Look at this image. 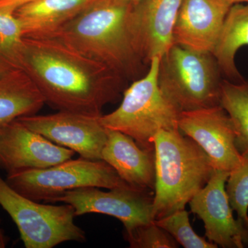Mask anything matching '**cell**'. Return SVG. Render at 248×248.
Returning <instances> with one entry per match:
<instances>
[{"instance_id": "6da1fadb", "label": "cell", "mask_w": 248, "mask_h": 248, "mask_svg": "<svg viewBox=\"0 0 248 248\" xmlns=\"http://www.w3.org/2000/svg\"><path fill=\"white\" fill-rule=\"evenodd\" d=\"M19 69L58 111L100 116L125 90L115 72L53 36L24 37Z\"/></svg>"}, {"instance_id": "7a4b0ae2", "label": "cell", "mask_w": 248, "mask_h": 248, "mask_svg": "<svg viewBox=\"0 0 248 248\" xmlns=\"http://www.w3.org/2000/svg\"><path fill=\"white\" fill-rule=\"evenodd\" d=\"M133 5L98 0L50 36L105 65L124 79H133L144 64L134 44Z\"/></svg>"}, {"instance_id": "3957f363", "label": "cell", "mask_w": 248, "mask_h": 248, "mask_svg": "<svg viewBox=\"0 0 248 248\" xmlns=\"http://www.w3.org/2000/svg\"><path fill=\"white\" fill-rule=\"evenodd\" d=\"M153 143L155 221L185 209L206 185L215 169L203 149L179 128L158 132Z\"/></svg>"}, {"instance_id": "277c9868", "label": "cell", "mask_w": 248, "mask_h": 248, "mask_svg": "<svg viewBox=\"0 0 248 248\" xmlns=\"http://www.w3.org/2000/svg\"><path fill=\"white\" fill-rule=\"evenodd\" d=\"M159 61V58H153L148 73L124 90L120 107L100 117L106 128L128 135L150 151L155 150L153 140L158 132L179 128L181 113L160 90Z\"/></svg>"}, {"instance_id": "5b68a950", "label": "cell", "mask_w": 248, "mask_h": 248, "mask_svg": "<svg viewBox=\"0 0 248 248\" xmlns=\"http://www.w3.org/2000/svg\"><path fill=\"white\" fill-rule=\"evenodd\" d=\"M159 59L160 90L179 112L220 105L223 79L213 53L173 44Z\"/></svg>"}, {"instance_id": "8992f818", "label": "cell", "mask_w": 248, "mask_h": 248, "mask_svg": "<svg viewBox=\"0 0 248 248\" xmlns=\"http://www.w3.org/2000/svg\"><path fill=\"white\" fill-rule=\"evenodd\" d=\"M0 205L16 223L27 248H52L67 241H86L84 231L75 223L71 205L31 200L14 190L1 175Z\"/></svg>"}, {"instance_id": "52a82bcc", "label": "cell", "mask_w": 248, "mask_h": 248, "mask_svg": "<svg viewBox=\"0 0 248 248\" xmlns=\"http://www.w3.org/2000/svg\"><path fill=\"white\" fill-rule=\"evenodd\" d=\"M6 181L21 195L45 203H50L67 191L81 187L111 189L128 184L103 160L81 156L46 169L10 173Z\"/></svg>"}, {"instance_id": "ba28073f", "label": "cell", "mask_w": 248, "mask_h": 248, "mask_svg": "<svg viewBox=\"0 0 248 248\" xmlns=\"http://www.w3.org/2000/svg\"><path fill=\"white\" fill-rule=\"evenodd\" d=\"M71 205L76 216L97 213L115 217L123 223L125 231L154 221V192L125 184L108 191L99 187H81L67 191L50 203Z\"/></svg>"}, {"instance_id": "9c48e42d", "label": "cell", "mask_w": 248, "mask_h": 248, "mask_svg": "<svg viewBox=\"0 0 248 248\" xmlns=\"http://www.w3.org/2000/svg\"><path fill=\"white\" fill-rule=\"evenodd\" d=\"M178 128L206 153L214 169L231 173L244 161L234 124L221 105L181 112Z\"/></svg>"}, {"instance_id": "30bf717a", "label": "cell", "mask_w": 248, "mask_h": 248, "mask_svg": "<svg viewBox=\"0 0 248 248\" xmlns=\"http://www.w3.org/2000/svg\"><path fill=\"white\" fill-rule=\"evenodd\" d=\"M102 115L60 110L49 115L24 116L17 120L49 141L78 153L81 157L102 160L108 129L101 123Z\"/></svg>"}, {"instance_id": "8fae6325", "label": "cell", "mask_w": 248, "mask_h": 248, "mask_svg": "<svg viewBox=\"0 0 248 248\" xmlns=\"http://www.w3.org/2000/svg\"><path fill=\"white\" fill-rule=\"evenodd\" d=\"M230 172L215 170L210 180L189 202L192 213L204 223L208 241L223 248H243L248 244V227L235 219L227 195Z\"/></svg>"}, {"instance_id": "7c38bea8", "label": "cell", "mask_w": 248, "mask_h": 248, "mask_svg": "<svg viewBox=\"0 0 248 248\" xmlns=\"http://www.w3.org/2000/svg\"><path fill=\"white\" fill-rule=\"evenodd\" d=\"M76 153L58 146L16 120L0 128V169L7 174L42 169L72 159Z\"/></svg>"}, {"instance_id": "4fadbf2b", "label": "cell", "mask_w": 248, "mask_h": 248, "mask_svg": "<svg viewBox=\"0 0 248 248\" xmlns=\"http://www.w3.org/2000/svg\"><path fill=\"white\" fill-rule=\"evenodd\" d=\"M182 0H141L130 17L134 44L144 63L161 58L173 45V31Z\"/></svg>"}, {"instance_id": "5bb4252c", "label": "cell", "mask_w": 248, "mask_h": 248, "mask_svg": "<svg viewBox=\"0 0 248 248\" xmlns=\"http://www.w3.org/2000/svg\"><path fill=\"white\" fill-rule=\"evenodd\" d=\"M232 6L227 0H182L173 31V44L213 53Z\"/></svg>"}, {"instance_id": "9a60e30c", "label": "cell", "mask_w": 248, "mask_h": 248, "mask_svg": "<svg viewBox=\"0 0 248 248\" xmlns=\"http://www.w3.org/2000/svg\"><path fill=\"white\" fill-rule=\"evenodd\" d=\"M102 159L129 185L154 192L155 153L144 149L128 135L108 129Z\"/></svg>"}, {"instance_id": "2e32d148", "label": "cell", "mask_w": 248, "mask_h": 248, "mask_svg": "<svg viewBox=\"0 0 248 248\" xmlns=\"http://www.w3.org/2000/svg\"><path fill=\"white\" fill-rule=\"evenodd\" d=\"M98 0H35L15 11L26 36L47 35Z\"/></svg>"}, {"instance_id": "e0dca14e", "label": "cell", "mask_w": 248, "mask_h": 248, "mask_svg": "<svg viewBox=\"0 0 248 248\" xmlns=\"http://www.w3.org/2000/svg\"><path fill=\"white\" fill-rule=\"evenodd\" d=\"M46 104L32 80L21 69L0 78V128L18 118L35 115Z\"/></svg>"}, {"instance_id": "ac0fdd59", "label": "cell", "mask_w": 248, "mask_h": 248, "mask_svg": "<svg viewBox=\"0 0 248 248\" xmlns=\"http://www.w3.org/2000/svg\"><path fill=\"white\" fill-rule=\"evenodd\" d=\"M245 46H248V4H233L213 52L222 74L233 82L245 80L235 64L236 53Z\"/></svg>"}, {"instance_id": "d6986e66", "label": "cell", "mask_w": 248, "mask_h": 248, "mask_svg": "<svg viewBox=\"0 0 248 248\" xmlns=\"http://www.w3.org/2000/svg\"><path fill=\"white\" fill-rule=\"evenodd\" d=\"M220 105L229 115L236 130V146L248 158V81L222 80Z\"/></svg>"}, {"instance_id": "ffe728a7", "label": "cell", "mask_w": 248, "mask_h": 248, "mask_svg": "<svg viewBox=\"0 0 248 248\" xmlns=\"http://www.w3.org/2000/svg\"><path fill=\"white\" fill-rule=\"evenodd\" d=\"M24 37L15 13L0 9V60L13 69H19Z\"/></svg>"}, {"instance_id": "44dd1931", "label": "cell", "mask_w": 248, "mask_h": 248, "mask_svg": "<svg viewBox=\"0 0 248 248\" xmlns=\"http://www.w3.org/2000/svg\"><path fill=\"white\" fill-rule=\"evenodd\" d=\"M167 232L178 244L185 248H217L218 246L194 231L189 221L188 213L185 210H178L168 216L154 221Z\"/></svg>"}, {"instance_id": "7402d4cb", "label": "cell", "mask_w": 248, "mask_h": 248, "mask_svg": "<svg viewBox=\"0 0 248 248\" xmlns=\"http://www.w3.org/2000/svg\"><path fill=\"white\" fill-rule=\"evenodd\" d=\"M227 195L238 218L248 227V158L230 173L226 184Z\"/></svg>"}, {"instance_id": "603a6c76", "label": "cell", "mask_w": 248, "mask_h": 248, "mask_svg": "<svg viewBox=\"0 0 248 248\" xmlns=\"http://www.w3.org/2000/svg\"><path fill=\"white\" fill-rule=\"evenodd\" d=\"M125 239L132 248H176L179 244L154 221L125 231Z\"/></svg>"}, {"instance_id": "cb8c5ba5", "label": "cell", "mask_w": 248, "mask_h": 248, "mask_svg": "<svg viewBox=\"0 0 248 248\" xmlns=\"http://www.w3.org/2000/svg\"><path fill=\"white\" fill-rule=\"evenodd\" d=\"M34 1L35 0H0V9L15 13L21 6Z\"/></svg>"}, {"instance_id": "d4e9b609", "label": "cell", "mask_w": 248, "mask_h": 248, "mask_svg": "<svg viewBox=\"0 0 248 248\" xmlns=\"http://www.w3.org/2000/svg\"><path fill=\"white\" fill-rule=\"evenodd\" d=\"M11 70H14L11 67L6 65L4 62L0 60V78H2L6 73H9Z\"/></svg>"}, {"instance_id": "484cf974", "label": "cell", "mask_w": 248, "mask_h": 248, "mask_svg": "<svg viewBox=\"0 0 248 248\" xmlns=\"http://www.w3.org/2000/svg\"><path fill=\"white\" fill-rule=\"evenodd\" d=\"M8 241L9 240L6 237V235L4 234V232L0 229V248L6 247Z\"/></svg>"}, {"instance_id": "4316f807", "label": "cell", "mask_w": 248, "mask_h": 248, "mask_svg": "<svg viewBox=\"0 0 248 248\" xmlns=\"http://www.w3.org/2000/svg\"><path fill=\"white\" fill-rule=\"evenodd\" d=\"M115 2L122 3V4H128L135 5L140 2L141 0H112Z\"/></svg>"}, {"instance_id": "83f0119b", "label": "cell", "mask_w": 248, "mask_h": 248, "mask_svg": "<svg viewBox=\"0 0 248 248\" xmlns=\"http://www.w3.org/2000/svg\"><path fill=\"white\" fill-rule=\"evenodd\" d=\"M232 5L236 4H248V0H227Z\"/></svg>"}, {"instance_id": "f1b7e54d", "label": "cell", "mask_w": 248, "mask_h": 248, "mask_svg": "<svg viewBox=\"0 0 248 248\" xmlns=\"http://www.w3.org/2000/svg\"><path fill=\"white\" fill-rule=\"evenodd\" d=\"M0 223H1V219H0Z\"/></svg>"}]
</instances>
